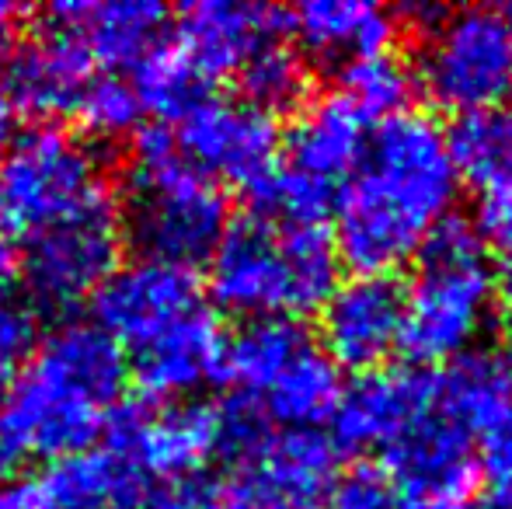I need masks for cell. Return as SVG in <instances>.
<instances>
[{
  "mask_svg": "<svg viewBox=\"0 0 512 509\" xmlns=\"http://www.w3.org/2000/svg\"><path fill=\"white\" fill-rule=\"evenodd\" d=\"M133 91L143 112H157L161 119H182L203 98V77L196 74L178 46H154L133 67Z\"/></svg>",
  "mask_w": 512,
  "mask_h": 509,
  "instance_id": "f1b7e54d",
  "label": "cell"
},
{
  "mask_svg": "<svg viewBox=\"0 0 512 509\" xmlns=\"http://www.w3.org/2000/svg\"><path fill=\"white\" fill-rule=\"evenodd\" d=\"M91 300H95V325L129 353L161 342L206 307L196 272L143 255L133 262H119V269Z\"/></svg>",
  "mask_w": 512,
  "mask_h": 509,
  "instance_id": "30bf717a",
  "label": "cell"
},
{
  "mask_svg": "<svg viewBox=\"0 0 512 509\" xmlns=\"http://www.w3.org/2000/svg\"><path fill=\"white\" fill-rule=\"evenodd\" d=\"M342 269L324 224H272L244 217L227 224L209 255V293L241 318H297L321 311Z\"/></svg>",
  "mask_w": 512,
  "mask_h": 509,
  "instance_id": "3957f363",
  "label": "cell"
},
{
  "mask_svg": "<svg viewBox=\"0 0 512 509\" xmlns=\"http://www.w3.org/2000/svg\"><path fill=\"white\" fill-rule=\"evenodd\" d=\"M338 475V450L321 429L269 433L213 485V509H314Z\"/></svg>",
  "mask_w": 512,
  "mask_h": 509,
  "instance_id": "9c48e42d",
  "label": "cell"
},
{
  "mask_svg": "<svg viewBox=\"0 0 512 509\" xmlns=\"http://www.w3.org/2000/svg\"><path fill=\"white\" fill-rule=\"evenodd\" d=\"M227 224V196L185 161L175 133L164 126L140 129L122 227L143 258L192 269L216 252Z\"/></svg>",
  "mask_w": 512,
  "mask_h": 509,
  "instance_id": "277c9868",
  "label": "cell"
},
{
  "mask_svg": "<svg viewBox=\"0 0 512 509\" xmlns=\"http://www.w3.org/2000/svg\"><path fill=\"white\" fill-rule=\"evenodd\" d=\"M394 21H405L415 32H436L439 21L450 14V7H439V4H429V0H411V4H401L398 11H391Z\"/></svg>",
  "mask_w": 512,
  "mask_h": 509,
  "instance_id": "74e56055",
  "label": "cell"
},
{
  "mask_svg": "<svg viewBox=\"0 0 512 509\" xmlns=\"http://www.w3.org/2000/svg\"><path fill=\"white\" fill-rule=\"evenodd\" d=\"M422 265H471L488 262V245L481 238L478 224L460 213H446L443 220L429 227V234L418 245Z\"/></svg>",
  "mask_w": 512,
  "mask_h": 509,
  "instance_id": "d6a6232c",
  "label": "cell"
},
{
  "mask_svg": "<svg viewBox=\"0 0 512 509\" xmlns=\"http://www.w3.org/2000/svg\"><path fill=\"white\" fill-rule=\"evenodd\" d=\"M115 509H213V492L185 482H147L136 475Z\"/></svg>",
  "mask_w": 512,
  "mask_h": 509,
  "instance_id": "e575fe53",
  "label": "cell"
},
{
  "mask_svg": "<svg viewBox=\"0 0 512 509\" xmlns=\"http://www.w3.org/2000/svg\"><path fill=\"white\" fill-rule=\"evenodd\" d=\"M126 353L95 321H63L21 363L0 401V422L25 457L88 450L119 408Z\"/></svg>",
  "mask_w": 512,
  "mask_h": 509,
  "instance_id": "7a4b0ae2",
  "label": "cell"
},
{
  "mask_svg": "<svg viewBox=\"0 0 512 509\" xmlns=\"http://www.w3.org/2000/svg\"><path fill=\"white\" fill-rule=\"evenodd\" d=\"M321 503L324 509H398L401 496L387 468L373 461H356L352 468L338 471Z\"/></svg>",
  "mask_w": 512,
  "mask_h": 509,
  "instance_id": "1f68e13d",
  "label": "cell"
},
{
  "mask_svg": "<svg viewBox=\"0 0 512 509\" xmlns=\"http://www.w3.org/2000/svg\"><path fill=\"white\" fill-rule=\"evenodd\" d=\"M342 91L366 119H391L408 112L418 91V77L398 53H373L342 67Z\"/></svg>",
  "mask_w": 512,
  "mask_h": 509,
  "instance_id": "4316f807",
  "label": "cell"
},
{
  "mask_svg": "<svg viewBox=\"0 0 512 509\" xmlns=\"http://www.w3.org/2000/svg\"><path fill=\"white\" fill-rule=\"evenodd\" d=\"M223 346L227 339H223L213 311L203 307L161 342L133 353L136 381L150 398L192 394L223 374Z\"/></svg>",
  "mask_w": 512,
  "mask_h": 509,
  "instance_id": "ffe728a7",
  "label": "cell"
},
{
  "mask_svg": "<svg viewBox=\"0 0 512 509\" xmlns=\"http://www.w3.org/2000/svg\"><path fill=\"white\" fill-rule=\"evenodd\" d=\"M436 408L471 440L512 426V349H467L450 360V367L436 374Z\"/></svg>",
  "mask_w": 512,
  "mask_h": 509,
  "instance_id": "d6986e66",
  "label": "cell"
},
{
  "mask_svg": "<svg viewBox=\"0 0 512 509\" xmlns=\"http://www.w3.org/2000/svg\"><path fill=\"white\" fill-rule=\"evenodd\" d=\"M502 21H506V28H509V35H512V4L502 7Z\"/></svg>",
  "mask_w": 512,
  "mask_h": 509,
  "instance_id": "ee69618b",
  "label": "cell"
},
{
  "mask_svg": "<svg viewBox=\"0 0 512 509\" xmlns=\"http://www.w3.org/2000/svg\"><path fill=\"white\" fill-rule=\"evenodd\" d=\"M335 185L300 175L293 168H276L248 189L251 213L272 224H324L335 210Z\"/></svg>",
  "mask_w": 512,
  "mask_h": 509,
  "instance_id": "f546056e",
  "label": "cell"
},
{
  "mask_svg": "<svg viewBox=\"0 0 512 509\" xmlns=\"http://www.w3.org/2000/svg\"><path fill=\"white\" fill-rule=\"evenodd\" d=\"M237 81H241L244 102L269 112V116L300 109L310 95L307 60L279 39L265 42L258 53H251V60L237 70Z\"/></svg>",
  "mask_w": 512,
  "mask_h": 509,
  "instance_id": "83f0119b",
  "label": "cell"
},
{
  "mask_svg": "<svg viewBox=\"0 0 512 509\" xmlns=\"http://www.w3.org/2000/svg\"><path fill=\"white\" fill-rule=\"evenodd\" d=\"M422 88L439 109L474 112L512 95V35L502 11L460 7L429 32L422 49Z\"/></svg>",
  "mask_w": 512,
  "mask_h": 509,
  "instance_id": "8992f818",
  "label": "cell"
},
{
  "mask_svg": "<svg viewBox=\"0 0 512 509\" xmlns=\"http://www.w3.org/2000/svg\"><path fill=\"white\" fill-rule=\"evenodd\" d=\"M446 150L457 178L474 189H512V102L460 112L446 129Z\"/></svg>",
  "mask_w": 512,
  "mask_h": 509,
  "instance_id": "d4e9b609",
  "label": "cell"
},
{
  "mask_svg": "<svg viewBox=\"0 0 512 509\" xmlns=\"http://www.w3.org/2000/svg\"><path fill=\"white\" fill-rule=\"evenodd\" d=\"M11 133H14V105H11V98H7L4 84H0V157H4L7 143L14 140Z\"/></svg>",
  "mask_w": 512,
  "mask_h": 509,
  "instance_id": "ab89813d",
  "label": "cell"
},
{
  "mask_svg": "<svg viewBox=\"0 0 512 509\" xmlns=\"http://www.w3.org/2000/svg\"><path fill=\"white\" fill-rule=\"evenodd\" d=\"M112 199L105 164L88 140L60 126L14 136L0 157V227L7 238H32Z\"/></svg>",
  "mask_w": 512,
  "mask_h": 509,
  "instance_id": "5b68a950",
  "label": "cell"
},
{
  "mask_svg": "<svg viewBox=\"0 0 512 509\" xmlns=\"http://www.w3.org/2000/svg\"><path fill=\"white\" fill-rule=\"evenodd\" d=\"M290 32L321 63H349L359 56L387 53L398 35L391 11L366 0H310L290 11Z\"/></svg>",
  "mask_w": 512,
  "mask_h": 509,
  "instance_id": "7402d4cb",
  "label": "cell"
},
{
  "mask_svg": "<svg viewBox=\"0 0 512 509\" xmlns=\"http://www.w3.org/2000/svg\"><path fill=\"white\" fill-rule=\"evenodd\" d=\"M0 509H21V499L14 489H7V485H0Z\"/></svg>",
  "mask_w": 512,
  "mask_h": 509,
  "instance_id": "7bdbcfd3",
  "label": "cell"
},
{
  "mask_svg": "<svg viewBox=\"0 0 512 509\" xmlns=\"http://www.w3.org/2000/svg\"><path fill=\"white\" fill-rule=\"evenodd\" d=\"M342 391V370L321 349L310 346L276 377V384L255 405L262 408L265 419L286 429H317L321 422H331Z\"/></svg>",
  "mask_w": 512,
  "mask_h": 509,
  "instance_id": "484cf974",
  "label": "cell"
},
{
  "mask_svg": "<svg viewBox=\"0 0 512 509\" xmlns=\"http://www.w3.org/2000/svg\"><path fill=\"white\" fill-rule=\"evenodd\" d=\"M74 116L81 119L84 129L102 140H119V136L133 133L140 126L143 105L136 98L133 84L122 81L119 74H95L77 98Z\"/></svg>",
  "mask_w": 512,
  "mask_h": 509,
  "instance_id": "4dcf8cb0",
  "label": "cell"
},
{
  "mask_svg": "<svg viewBox=\"0 0 512 509\" xmlns=\"http://www.w3.org/2000/svg\"><path fill=\"white\" fill-rule=\"evenodd\" d=\"M35 349V311L25 293L0 279V381L7 370L21 367Z\"/></svg>",
  "mask_w": 512,
  "mask_h": 509,
  "instance_id": "836d02e7",
  "label": "cell"
},
{
  "mask_svg": "<svg viewBox=\"0 0 512 509\" xmlns=\"http://www.w3.org/2000/svg\"><path fill=\"white\" fill-rule=\"evenodd\" d=\"M370 119L342 95L331 91L307 105L290 129V168L335 185L338 175L363 161Z\"/></svg>",
  "mask_w": 512,
  "mask_h": 509,
  "instance_id": "44dd1931",
  "label": "cell"
},
{
  "mask_svg": "<svg viewBox=\"0 0 512 509\" xmlns=\"http://www.w3.org/2000/svg\"><path fill=\"white\" fill-rule=\"evenodd\" d=\"M290 28V11L234 0H199L178 14V49L203 77H230L251 53Z\"/></svg>",
  "mask_w": 512,
  "mask_h": 509,
  "instance_id": "2e32d148",
  "label": "cell"
},
{
  "mask_svg": "<svg viewBox=\"0 0 512 509\" xmlns=\"http://www.w3.org/2000/svg\"><path fill=\"white\" fill-rule=\"evenodd\" d=\"M310 346L314 342L297 318H251L223 346L220 377L237 384L241 398L258 401L276 384V377Z\"/></svg>",
  "mask_w": 512,
  "mask_h": 509,
  "instance_id": "cb8c5ba5",
  "label": "cell"
},
{
  "mask_svg": "<svg viewBox=\"0 0 512 509\" xmlns=\"http://www.w3.org/2000/svg\"><path fill=\"white\" fill-rule=\"evenodd\" d=\"M405 286L394 276H352L321 307V353L338 370L373 374L398 349Z\"/></svg>",
  "mask_w": 512,
  "mask_h": 509,
  "instance_id": "5bb4252c",
  "label": "cell"
},
{
  "mask_svg": "<svg viewBox=\"0 0 512 509\" xmlns=\"http://www.w3.org/2000/svg\"><path fill=\"white\" fill-rule=\"evenodd\" d=\"M175 143L185 161L209 182L227 178L251 189L276 171L279 126L276 116L255 109L244 98L203 95L178 119Z\"/></svg>",
  "mask_w": 512,
  "mask_h": 509,
  "instance_id": "7c38bea8",
  "label": "cell"
},
{
  "mask_svg": "<svg viewBox=\"0 0 512 509\" xmlns=\"http://www.w3.org/2000/svg\"><path fill=\"white\" fill-rule=\"evenodd\" d=\"M488 509H512V475L509 478H499L492 489V503Z\"/></svg>",
  "mask_w": 512,
  "mask_h": 509,
  "instance_id": "60d3db41",
  "label": "cell"
},
{
  "mask_svg": "<svg viewBox=\"0 0 512 509\" xmlns=\"http://www.w3.org/2000/svg\"><path fill=\"white\" fill-rule=\"evenodd\" d=\"M136 471L115 450H77L56 457L18 492L21 509H115Z\"/></svg>",
  "mask_w": 512,
  "mask_h": 509,
  "instance_id": "603a6c76",
  "label": "cell"
},
{
  "mask_svg": "<svg viewBox=\"0 0 512 509\" xmlns=\"http://www.w3.org/2000/svg\"><path fill=\"white\" fill-rule=\"evenodd\" d=\"M436 412V374L422 367H394L359 374L342 391L331 415V443L338 454L394 447L401 436Z\"/></svg>",
  "mask_w": 512,
  "mask_h": 509,
  "instance_id": "4fadbf2b",
  "label": "cell"
},
{
  "mask_svg": "<svg viewBox=\"0 0 512 509\" xmlns=\"http://www.w3.org/2000/svg\"><path fill=\"white\" fill-rule=\"evenodd\" d=\"M168 11L154 0H63L49 7V28L67 35L91 67H136L154 46Z\"/></svg>",
  "mask_w": 512,
  "mask_h": 509,
  "instance_id": "e0dca14e",
  "label": "cell"
},
{
  "mask_svg": "<svg viewBox=\"0 0 512 509\" xmlns=\"http://www.w3.org/2000/svg\"><path fill=\"white\" fill-rule=\"evenodd\" d=\"M460 178L446 133L425 112L380 119L335 196V248L356 276H394L418 255L436 220L453 210Z\"/></svg>",
  "mask_w": 512,
  "mask_h": 509,
  "instance_id": "6da1fadb",
  "label": "cell"
},
{
  "mask_svg": "<svg viewBox=\"0 0 512 509\" xmlns=\"http://www.w3.org/2000/svg\"><path fill=\"white\" fill-rule=\"evenodd\" d=\"M478 464H481V471H488L492 482L512 475V426L499 429V433H492V436L481 440Z\"/></svg>",
  "mask_w": 512,
  "mask_h": 509,
  "instance_id": "8d00e7d4",
  "label": "cell"
},
{
  "mask_svg": "<svg viewBox=\"0 0 512 509\" xmlns=\"http://www.w3.org/2000/svg\"><path fill=\"white\" fill-rule=\"evenodd\" d=\"M387 475L401 499L467 509V499L481 482V464L464 429L443 415H429L422 426L387 447Z\"/></svg>",
  "mask_w": 512,
  "mask_h": 509,
  "instance_id": "9a60e30c",
  "label": "cell"
},
{
  "mask_svg": "<svg viewBox=\"0 0 512 509\" xmlns=\"http://www.w3.org/2000/svg\"><path fill=\"white\" fill-rule=\"evenodd\" d=\"M122 241L126 227L115 196L25 238L18 262L32 300L49 311H63L95 297L105 279L119 269Z\"/></svg>",
  "mask_w": 512,
  "mask_h": 509,
  "instance_id": "52a82bcc",
  "label": "cell"
},
{
  "mask_svg": "<svg viewBox=\"0 0 512 509\" xmlns=\"http://www.w3.org/2000/svg\"><path fill=\"white\" fill-rule=\"evenodd\" d=\"M105 426L112 436L108 450H115L136 475H154V482H185L223 454L220 408L199 401L115 408Z\"/></svg>",
  "mask_w": 512,
  "mask_h": 509,
  "instance_id": "8fae6325",
  "label": "cell"
},
{
  "mask_svg": "<svg viewBox=\"0 0 512 509\" xmlns=\"http://www.w3.org/2000/svg\"><path fill=\"white\" fill-rule=\"evenodd\" d=\"M478 231L485 238V245H492L502 258V290H506L512 304V189L485 192L478 206Z\"/></svg>",
  "mask_w": 512,
  "mask_h": 509,
  "instance_id": "d590c367",
  "label": "cell"
},
{
  "mask_svg": "<svg viewBox=\"0 0 512 509\" xmlns=\"http://www.w3.org/2000/svg\"><path fill=\"white\" fill-rule=\"evenodd\" d=\"M495 290L499 279L488 262L422 265L405 290L398 349L422 370L464 356L492 321Z\"/></svg>",
  "mask_w": 512,
  "mask_h": 509,
  "instance_id": "ba28073f",
  "label": "cell"
},
{
  "mask_svg": "<svg viewBox=\"0 0 512 509\" xmlns=\"http://www.w3.org/2000/svg\"><path fill=\"white\" fill-rule=\"evenodd\" d=\"M11 265H14V248H11V238H7V231L0 227V279H7Z\"/></svg>",
  "mask_w": 512,
  "mask_h": 509,
  "instance_id": "b9f144b4",
  "label": "cell"
},
{
  "mask_svg": "<svg viewBox=\"0 0 512 509\" xmlns=\"http://www.w3.org/2000/svg\"><path fill=\"white\" fill-rule=\"evenodd\" d=\"M91 77H95V67L88 56L67 35L46 28L39 39H32L11 56L4 91L14 109L53 119L70 116L77 109V98L84 95Z\"/></svg>",
  "mask_w": 512,
  "mask_h": 509,
  "instance_id": "ac0fdd59",
  "label": "cell"
},
{
  "mask_svg": "<svg viewBox=\"0 0 512 509\" xmlns=\"http://www.w3.org/2000/svg\"><path fill=\"white\" fill-rule=\"evenodd\" d=\"M21 461H25V454H21V447L14 443V436L7 433V426L0 422V478L11 475Z\"/></svg>",
  "mask_w": 512,
  "mask_h": 509,
  "instance_id": "f35d334b",
  "label": "cell"
}]
</instances>
